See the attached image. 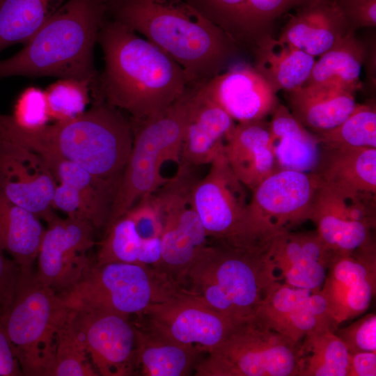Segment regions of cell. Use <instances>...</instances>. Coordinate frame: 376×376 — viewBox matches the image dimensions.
Wrapping results in <instances>:
<instances>
[{
    "label": "cell",
    "instance_id": "1",
    "mask_svg": "<svg viewBox=\"0 0 376 376\" xmlns=\"http://www.w3.org/2000/svg\"><path fill=\"white\" fill-rule=\"evenodd\" d=\"M104 66L91 93L132 120L154 116L189 87L182 68L157 45L107 16L97 40Z\"/></svg>",
    "mask_w": 376,
    "mask_h": 376
},
{
    "label": "cell",
    "instance_id": "2",
    "mask_svg": "<svg viewBox=\"0 0 376 376\" xmlns=\"http://www.w3.org/2000/svg\"><path fill=\"white\" fill-rule=\"evenodd\" d=\"M107 16L142 35L203 84L235 63L242 49L189 0H107Z\"/></svg>",
    "mask_w": 376,
    "mask_h": 376
},
{
    "label": "cell",
    "instance_id": "3",
    "mask_svg": "<svg viewBox=\"0 0 376 376\" xmlns=\"http://www.w3.org/2000/svg\"><path fill=\"white\" fill-rule=\"evenodd\" d=\"M1 130L8 138L39 155L50 154L120 185L133 142L128 116L104 101L93 100L81 115L35 130L18 126L6 116Z\"/></svg>",
    "mask_w": 376,
    "mask_h": 376
},
{
    "label": "cell",
    "instance_id": "4",
    "mask_svg": "<svg viewBox=\"0 0 376 376\" xmlns=\"http://www.w3.org/2000/svg\"><path fill=\"white\" fill-rule=\"evenodd\" d=\"M107 10V0H67L21 50L0 60V78H73L89 81L93 91L99 75L94 47Z\"/></svg>",
    "mask_w": 376,
    "mask_h": 376
},
{
    "label": "cell",
    "instance_id": "5",
    "mask_svg": "<svg viewBox=\"0 0 376 376\" xmlns=\"http://www.w3.org/2000/svg\"><path fill=\"white\" fill-rule=\"evenodd\" d=\"M267 249L213 240L189 269L180 290L237 323L251 320L281 282Z\"/></svg>",
    "mask_w": 376,
    "mask_h": 376
},
{
    "label": "cell",
    "instance_id": "6",
    "mask_svg": "<svg viewBox=\"0 0 376 376\" xmlns=\"http://www.w3.org/2000/svg\"><path fill=\"white\" fill-rule=\"evenodd\" d=\"M194 88L189 86L170 107L154 116L130 120L132 147L107 228L168 180L160 173L164 162L180 163V146Z\"/></svg>",
    "mask_w": 376,
    "mask_h": 376
},
{
    "label": "cell",
    "instance_id": "7",
    "mask_svg": "<svg viewBox=\"0 0 376 376\" xmlns=\"http://www.w3.org/2000/svg\"><path fill=\"white\" fill-rule=\"evenodd\" d=\"M180 288L157 268L145 265L92 261L71 288L58 294L69 309L141 316Z\"/></svg>",
    "mask_w": 376,
    "mask_h": 376
},
{
    "label": "cell",
    "instance_id": "8",
    "mask_svg": "<svg viewBox=\"0 0 376 376\" xmlns=\"http://www.w3.org/2000/svg\"><path fill=\"white\" fill-rule=\"evenodd\" d=\"M69 311L60 295L33 273L20 274L14 299L1 319L23 375H48L57 331Z\"/></svg>",
    "mask_w": 376,
    "mask_h": 376
},
{
    "label": "cell",
    "instance_id": "9",
    "mask_svg": "<svg viewBox=\"0 0 376 376\" xmlns=\"http://www.w3.org/2000/svg\"><path fill=\"white\" fill-rule=\"evenodd\" d=\"M320 180L313 173L279 170L252 191L230 243L267 246L277 235L310 219Z\"/></svg>",
    "mask_w": 376,
    "mask_h": 376
},
{
    "label": "cell",
    "instance_id": "10",
    "mask_svg": "<svg viewBox=\"0 0 376 376\" xmlns=\"http://www.w3.org/2000/svg\"><path fill=\"white\" fill-rule=\"evenodd\" d=\"M301 342L256 318L237 324L197 363L196 376H297Z\"/></svg>",
    "mask_w": 376,
    "mask_h": 376
},
{
    "label": "cell",
    "instance_id": "11",
    "mask_svg": "<svg viewBox=\"0 0 376 376\" xmlns=\"http://www.w3.org/2000/svg\"><path fill=\"white\" fill-rule=\"evenodd\" d=\"M196 168L180 162L175 174L152 194L162 226L161 259L157 269L180 288L209 243L191 200L192 187L199 178Z\"/></svg>",
    "mask_w": 376,
    "mask_h": 376
},
{
    "label": "cell",
    "instance_id": "12",
    "mask_svg": "<svg viewBox=\"0 0 376 376\" xmlns=\"http://www.w3.org/2000/svg\"><path fill=\"white\" fill-rule=\"evenodd\" d=\"M309 220L336 255L376 249V194L350 193L320 181Z\"/></svg>",
    "mask_w": 376,
    "mask_h": 376
},
{
    "label": "cell",
    "instance_id": "13",
    "mask_svg": "<svg viewBox=\"0 0 376 376\" xmlns=\"http://www.w3.org/2000/svg\"><path fill=\"white\" fill-rule=\"evenodd\" d=\"M74 327L98 375L136 373V325L129 317L100 311L70 309Z\"/></svg>",
    "mask_w": 376,
    "mask_h": 376
},
{
    "label": "cell",
    "instance_id": "14",
    "mask_svg": "<svg viewBox=\"0 0 376 376\" xmlns=\"http://www.w3.org/2000/svg\"><path fill=\"white\" fill-rule=\"evenodd\" d=\"M38 256L35 279L60 294L81 277L91 260L94 227L88 222L57 215L49 223Z\"/></svg>",
    "mask_w": 376,
    "mask_h": 376
},
{
    "label": "cell",
    "instance_id": "15",
    "mask_svg": "<svg viewBox=\"0 0 376 376\" xmlns=\"http://www.w3.org/2000/svg\"><path fill=\"white\" fill-rule=\"evenodd\" d=\"M141 316L149 327L205 353L217 347L239 324L181 290L150 306Z\"/></svg>",
    "mask_w": 376,
    "mask_h": 376
},
{
    "label": "cell",
    "instance_id": "16",
    "mask_svg": "<svg viewBox=\"0 0 376 376\" xmlns=\"http://www.w3.org/2000/svg\"><path fill=\"white\" fill-rule=\"evenodd\" d=\"M206 175L191 189L195 210L208 238L231 241L248 203L244 185L237 178L222 150Z\"/></svg>",
    "mask_w": 376,
    "mask_h": 376
},
{
    "label": "cell",
    "instance_id": "17",
    "mask_svg": "<svg viewBox=\"0 0 376 376\" xmlns=\"http://www.w3.org/2000/svg\"><path fill=\"white\" fill-rule=\"evenodd\" d=\"M56 185L38 153L0 134V192L4 196L49 223L56 216Z\"/></svg>",
    "mask_w": 376,
    "mask_h": 376
},
{
    "label": "cell",
    "instance_id": "18",
    "mask_svg": "<svg viewBox=\"0 0 376 376\" xmlns=\"http://www.w3.org/2000/svg\"><path fill=\"white\" fill-rule=\"evenodd\" d=\"M375 290L376 249L336 255L320 290L335 328L364 313Z\"/></svg>",
    "mask_w": 376,
    "mask_h": 376
},
{
    "label": "cell",
    "instance_id": "19",
    "mask_svg": "<svg viewBox=\"0 0 376 376\" xmlns=\"http://www.w3.org/2000/svg\"><path fill=\"white\" fill-rule=\"evenodd\" d=\"M311 0H189L242 50L273 36L276 20Z\"/></svg>",
    "mask_w": 376,
    "mask_h": 376
},
{
    "label": "cell",
    "instance_id": "20",
    "mask_svg": "<svg viewBox=\"0 0 376 376\" xmlns=\"http://www.w3.org/2000/svg\"><path fill=\"white\" fill-rule=\"evenodd\" d=\"M200 86L237 123L266 118L279 104L265 79L245 62L231 64Z\"/></svg>",
    "mask_w": 376,
    "mask_h": 376
},
{
    "label": "cell",
    "instance_id": "21",
    "mask_svg": "<svg viewBox=\"0 0 376 376\" xmlns=\"http://www.w3.org/2000/svg\"><path fill=\"white\" fill-rule=\"evenodd\" d=\"M267 252L280 281L312 291L321 290L336 256L316 230L280 234L270 242Z\"/></svg>",
    "mask_w": 376,
    "mask_h": 376
},
{
    "label": "cell",
    "instance_id": "22",
    "mask_svg": "<svg viewBox=\"0 0 376 376\" xmlns=\"http://www.w3.org/2000/svg\"><path fill=\"white\" fill-rule=\"evenodd\" d=\"M256 318L269 329L301 342L319 327L336 329L320 290L312 291L280 282L259 306Z\"/></svg>",
    "mask_w": 376,
    "mask_h": 376
},
{
    "label": "cell",
    "instance_id": "23",
    "mask_svg": "<svg viewBox=\"0 0 376 376\" xmlns=\"http://www.w3.org/2000/svg\"><path fill=\"white\" fill-rule=\"evenodd\" d=\"M236 122L195 86L191 95L180 146V161L194 166L210 164L224 150Z\"/></svg>",
    "mask_w": 376,
    "mask_h": 376
},
{
    "label": "cell",
    "instance_id": "24",
    "mask_svg": "<svg viewBox=\"0 0 376 376\" xmlns=\"http://www.w3.org/2000/svg\"><path fill=\"white\" fill-rule=\"evenodd\" d=\"M224 152L237 178L251 191L280 170L266 118L237 123L225 142Z\"/></svg>",
    "mask_w": 376,
    "mask_h": 376
},
{
    "label": "cell",
    "instance_id": "25",
    "mask_svg": "<svg viewBox=\"0 0 376 376\" xmlns=\"http://www.w3.org/2000/svg\"><path fill=\"white\" fill-rule=\"evenodd\" d=\"M297 8L278 39L314 57L329 49L352 31L334 0H311Z\"/></svg>",
    "mask_w": 376,
    "mask_h": 376
},
{
    "label": "cell",
    "instance_id": "26",
    "mask_svg": "<svg viewBox=\"0 0 376 376\" xmlns=\"http://www.w3.org/2000/svg\"><path fill=\"white\" fill-rule=\"evenodd\" d=\"M285 93L292 114L314 134L338 125L358 104L355 92L334 84L304 85Z\"/></svg>",
    "mask_w": 376,
    "mask_h": 376
},
{
    "label": "cell",
    "instance_id": "27",
    "mask_svg": "<svg viewBox=\"0 0 376 376\" xmlns=\"http://www.w3.org/2000/svg\"><path fill=\"white\" fill-rule=\"evenodd\" d=\"M313 173L322 183L342 191L376 194V148L320 146Z\"/></svg>",
    "mask_w": 376,
    "mask_h": 376
},
{
    "label": "cell",
    "instance_id": "28",
    "mask_svg": "<svg viewBox=\"0 0 376 376\" xmlns=\"http://www.w3.org/2000/svg\"><path fill=\"white\" fill-rule=\"evenodd\" d=\"M251 52L253 68L276 94L304 86L315 62L314 56L273 36L260 40Z\"/></svg>",
    "mask_w": 376,
    "mask_h": 376
},
{
    "label": "cell",
    "instance_id": "29",
    "mask_svg": "<svg viewBox=\"0 0 376 376\" xmlns=\"http://www.w3.org/2000/svg\"><path fill=\"white\" fill-rule=\"evenodd\" d=\"M136 373L145 376H185L194 373L203 352L176 342L146 325L136 326Z\"/></svg>",
    "mask_w": 376,
    "mask_h": 376
},
{
    "label": "cell",
    "instance_id": "30",
    "mask_svg": "<svg viewBox=\"0 0 376 376\" xmlns=\"http://www.w3.org/2000/svg\"><path fill=\"white\" fill-rule=\"evenodd\" d=\"M270 116L271 143L280 170L313 173L320 148L316 134L302 125L286 105L279 103Z\"/></svg>",
    "mask_w": 376,
    "mask_h": 376
},
{
    "label": "cell",
    "instance_id": "31",
    "mask_svg": "<svg viewBox=\"0 0 376 376\" xmlns=\"http://www.w3.org/2000/svg\"><path fill=\"white\" fill-rule=\"evenodd\" d=\"M39 155L57 184L68 185L78 192L94 228L106 229L119 185L102 179L63 157L50 154Z\"/></svg>",
    "mask_w": 376,
    "mask_h": 376
},
{
    "label": "cell",
    "instance_id": "32",
    "mask_svg": "<svg viewBox=\"0 0 376 376\" xmlns=\"http://www.w3.org/2000/svg\"><path fill=\"white\" fill-rule=\"evenodd\" d=\"M45 230L36 214L0 192V248L11 256L21 274L33 273Z\"/></svg>",
    "mask_w": 376,
    "mask_h": 376
},
{
    "label": "cell",
    "instance_id": "33",
    "mask_svg": "<svg viewBox=\"0 0 376 376\" xmlns=\"http://www.w3.org/2000/svg\"><path fill=\"white\" fill-rule=\"evenodd\" d=\"M367 47L350 31L319 56L304 85L334 84L354 92L362 88L360 76Z\"/></svg>",
    "mask_w": 376,
    "mask_h": 376
},
{
    "label": "cell",
    "instance_id": "34",
    "mask_svg": "<svg viewBox=\"0 0 376 376\" xmlns=\"http://www.w3.org/2000/svg\"><path fill=\"white\" fill-rule=\"evenodd\" d=\"M160 259L161 238L143 239L133 219L125 213L105 230L95 263H125L157 267Z\"/></svg>",
    "mask_w": 376,
    "mask_h": 376
},
{
    "label": "cell",
    "instance_id": "35",
    "mask_svg": "<svg viewBox=\"0 0 376 376\" xmlns=\"http://www.w3.org/2000/svg\"><path fill=\"white\" fill-rule=\"evenodd\" d=\"M350 352L329 327L316 328L301 341L297 376H347Z\"/></svg>",
    "mask_w": 376,
    "mask_h": 376
},
{
    "label": "cell",
    "instance_id": "36",
    "mask_svg": "<svg viewBox=\"0 0 376 376\" xmlns=\"http://www.w3.org/2000/svg\"><path fill=\"white\" fill-rule=\"evenodd\" d=\"M67 0H0V52L26 42Z\"/></svg>",
    "mask_w": 376,
    "mask_h": 376
},
{
    "label": "cell",
    "instance_id": "37",
    "mask_svg": "<svg viewBox=\"0 0 376 376\" xmlns=\"http://www.w3.org/2000/svg\"><path fill=\"white\" fill-rule=\"evenodd\" d=\"M315 134L320 146H322L376 148L375 102L358 103L352 113L338 125L328 131Z\"/></svg>",
    "mask_w": 376,
    "mask_h": 376
},
{
    "label": "cell",
    "instance_id": "38",
    "mask_svg": "<svg viewBox=\"0 0 376 376\" xmlns=\"http://www.w3.org/2000/svg\"><path fill=\"white\" fill-rule=\"evenodd\" d=\"M90 360L69 311L58 329L54 361L47 376H97Z\"/></svg>",
    "mask_w": 376,
    "mask_h": 376
},
{
    "label": "cell",
    "instance_id": "39",
    "mask_svg": "<svg viewBox=\"0 0 376 376\" xmlns=\"http://www.w3.org/2000/svg\"><path fill=\"white\" fill-rule=\"evenodd\" d=\"M92 84L86 80L60 78L45 91L50 119L54 122L72 119L86 110Z\"/></svg>",
    "mask_w": 376,
    "mask_h": 376
},
{
    "label": "cell",
    "instance_id": "40",
    "mask_svg": "<svg viewBox=\"0 0 376 376\" xmlns=\"http://www.w3.org/2000/svg\"><path fill=\"white\" fill-rule=\"evenodd\" d=\"M11 117L18 126L27 130L48 125L51 119L45 91L36 86L25 88L15 102Z\"/></svg>",
    "mask_w": 376,
    "mask_h": 376
},
{
    "label": "cell",
    "instance_id": "41",
    "mask_svg": "<svg viewBox=\"0 0 376 376\" xmlns=\"http://www.w3.org/2000/svg\"><path fill=\"white\" fill-rule=\"evenodd\" d=\"M334 333L342 340L350 354L376 352V315L371 313Z\"/></svg>",
    "mask_w": 376,
    "mask_h": 376
},
{
    "label": "cell",
    "instance_id": "42",
    "mask_svg": "<svg viewBox=\"0 0 376 376\" xmlns=\"http://www.w3.org/2000/svg\"><path fill=\"white\" fill-rule=\"evenodd\" d=\"M352 31L376 26V0H334Z\"/></svg>",
    "mask_w": 376,
    "mask_h": 376
},
{
    "label": "cell",
    "instance_id": "43",
    "mask_svg": "<svg viewBox=\"0 0 376 376\" xmlns=\"http://www.w3.org/2000/svg\"><path fill=\"white\" fill-rule=\"evenodd\" d=\"M3 252L0 248V311L2 313L14 299L20 276L17 264Z\"/></svg>",
    "mask_w": 376,
    "mask_h": 376
},
{
    "label": "cell",
    "instance_id": "44",
    "mask_svg": "<svg viewBox=\"0 0 376 376\" xmlns=\"http://www.w3.org/2000/svg\"><path fill=\"white\" fill-rule=\"evenodd\" d=\"M0 311V376H20L23 373L14 353Z\"/></svg>",
    "mask_w": 376,
    "mask_h": 376
},
{
    "label": "cell",
    "instance_id": "45",
    "mask_svg": "<svg viewBox=\"0 0 376 376\" xmlns=\"http://www.w3.org/2000/svg\"><path fill=\"white\" fill-rule=\"evenodd\" d=\"M376 352L350 354L347 376H375Z\"/></svg>",
    "mask_w": 376,
    "mask_h": 376
}]
</instances>
